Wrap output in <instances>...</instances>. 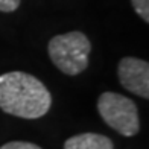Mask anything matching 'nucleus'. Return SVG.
<instances>
[{
	"label": "nucleus",
	"mask_w": 149,
	"mask_h": 149,
	"mask_svg": "<svg viewBox=\"0 0 149 149\" xmlns=\"http://www.w3.org/2000/svg\"><path fill=\"white\" fill-rule=\"evenodd\" d=\"M50 91L38 78L24 72L0 74V110L22 119H40L50 110Z\"/></svg>",
	"instance_id": "f257e3e1"
},
{
	"label": "nucleus",
	"mask_w": 149,
	"mask_h": 149,
	"mask_svg": "<svg viewBox=\"0 0 149 149\" xmlns=\"http://www.w3.org/2000/svg\"><path fill=\"white\" fill-rule=\"evenodd\" d=\"M47 50L58 70L69 76H76L88 67L91 43L81 31H72L53 37L49 41Z\"/></svg>",
	"instance_id": "f03ea898"
},
{
	"label": "nucleus",
	"mask_w": 149,
	"mask_h": 149,
	"mask_svg": "<svg viewBox=\"0 0 149 149\" xmlns=\"http://www.w3.org/2000/svg\"><path fill=\"white\" fill-rule=\"evenodd\" d=\"M97 111L105 123L123 137H132L140 131L137 105L123 94L102 93L97 99Z\"/></svg>",
	"instance_id": "7ed1b4c3"
},
{
	"label": "nucleus",
	"mask_w": 149,
	"mask_h": 149,
	"mask_svg": "<svg viewBox=\"0 0 149 149\" xmlns=\"http://www.w3.org/2000/svg\"><path fill=\"white\" fill-rule=\"evenodd\" d=\"M119 81L123 88L137 96L149 97V64L145 59L125 56L117 65Z\"/></svg>",
	"instance_id": "20e7f679"
},
{
	"label": "nucleus",
	"mask_w": 149,
	"mask_h": 149,
	"mask_svg": "<svg viewBox=\"0 0 149 149\" xmlns=\"http://www.w3.org/2000/svg\"><path fill=\"white\" fill-rule=\"evenodd\" d=\"M64 149H114L113 141L102 134L84 132L67 139Z\"/></svg>",
	"instance_id": "39448f33"
},
{
	"label": "nucleus",
	"mask_w": 149,
	"mask_h": 149,
	"mask_svg": "<svg viewBox=\"0 0 149 149\" xmlns=\"http://www.w3.org/2000/svg\"><path fill=\"white\" fill-rule=\"evenodd\" d=\"M134 6V11L139 14V17L145 23L149 22V0H131Z\"/></svg>",
	"instance_id": "423d86ee"
},
{
	"label": "nucleus",
	"mask_w": 149,
	"mask_h": 149,
	"mask_svg": "<svg viewBox=\"0 0 149 149\" xmlns=\"http://www.w3.org/2000/svg\"><path fill=\"white\" fill-rule=\"evenodd\" d=\"M0 149H41L35 143H29V141H9L5 143Z\"/></svg>",
	"instance_id": "0eeeda50"
},
{
	"label": "nucleus",
	"mask_w": 149,
	"mask_h": 149,
	"mask_svg": "<svg viewBox=\"0 0 149 149\" xmlns=\"http://www.w3.org/2000/svg\"><path fill=\"white\" fill-rule=\"evenodd\" d=\"M20 6V0H0V12H14Z\"/></svg>",
	"instance_id": "6e6552de"
}]
</instances>
